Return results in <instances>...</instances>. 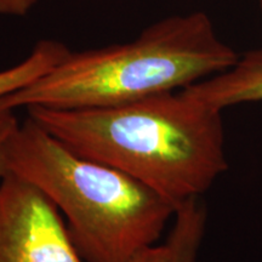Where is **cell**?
<instances>
[{"label":"cell","mask_w":262,"mask_h":262,"mask_svg":"<svg viewBox=\"0 0 262 262\" xmlns=\"http://www.w3.org/2000/svg\"><path fill=\"white\" fill-rule=\"evenodd\" d=\"M0 262H84L57 206L12 172L0 180Z\"/></svg>","instance_id":"277c9868"},{"label":"cell","mask_w":262,"mask_h":262,"mask_svg":"<svg viewBox=\"0 0 262 262\" xmlns=\"http://www.w3.org/2000/svg\"><path fill=\"white\" fill-rule=\"evenodd\" d=\"M257 3H258V6H260V11L262 14V0H257Z\"/></svg>","instance_id":"30bf717a"},{"label":"cell","mask_w":262,"mask_h":262,"mask_svg":"<svg viewBox=\"0 0 262 262\" xmlns=\"http://www.w3.org/2000/svg\"><path fill=\"white\" fill-rule=\"evenodd\" d=\"M185 90L220 111L239 103L262 101V49L244 52L232 68Z\"/></svg>","instance_id":"5b68a950"},{"label":"cell","mask_w":262,"mask_h":262,"mask_svg":"<svg viewBox=\"0 0 262 262\" xmlns=\"http://www.w3.org/2000/svg\"><path fill=\"white\" fill-rule=\"evenodd\" d=\"M26 110L78 155L131 176L175 210L228 169L222 111L185 89L118 106Z\"/></svg>","instance_id":"6da1fadb"},{"label":"cell","mask_w":262,"mask_h":262,"mask_svg":"<svg viewBox=\"0 0 262 262\" xmlns=\"http://www.w3.org/2000/svg\"><path fill=\"white\" fill-rule=\"evenodd\" d=\"M127 262H171V251L168 244L150 245L134 255Z\"/></svg>","instance_id":"ba28073f"},{"label":"cell","mask_w":262,"mask_h":262,"mask_svg":"<svg viewBox=\"0 0 262 262\" xmlns=\"http://www.w3.org/2000/svg\"><path fill=\"white\" fill-rule=\"evenodd\" d=\"M70 51L63 42L57 40L45 39L37 42L24 61L0 71V101L47 73Z\"/></svg>","instance_id":"8992f818"},{"label":"cell","mask_w":262,"mask_h":262,"mask_svg":"<svg viewBox=\"0 0 262 262\" xmlns=\"http://www.w3.org/2000/svg\"><path fill=\"white\" fill-rule=\"evenodd\" d=\"M37 0H0V15H26Z\"/></svg>","instance_id":"9c48e42d"},{"label":"cell","mask_w":262,"mask_h":262,"mask_svg":"<svg viewBox=\"0 0 262 262\" xmlns=\"http://www.w3.org/2000/svg\"><path fill=\"white\" fill-rule=\"evenodd\" d=\"M19 122L14 111L0 113V180L8 173V146L12 134L17 129Z\"/></svg>","instance_id":"52a82bcc"},{"label":"cell","mask_w":262,"mask_h":262,"mask_svg":"<svg viewBox=\"0 0 262 262\" xmlns=\"http://www.w3.org/2000/svg\"><path fill=\"white\" fill-rule=\"evenodd\" d=\"M239 55L204 11L159 19L133 41L70 51L50 71L0 101L25 107H110L179 91L229 70Z\"/></svg>","instance_id":"7a4b0ae2"},{"label":"cell","mask_w":262,"mask_h":262,"mask_svg":"<svg viewBox=\"0 0 262 262\" xmlns=\"http://www.w3.org/2000/svg\"><path fill=\"white\" fill-rule=\"evenodd\" d=\"M8 172L63 212L85 262H127L156 244L176 211L143 183L78 155L28 116L9 141Z\"/></svg>","instance_id":"3957f363"}]
</instances>
